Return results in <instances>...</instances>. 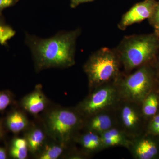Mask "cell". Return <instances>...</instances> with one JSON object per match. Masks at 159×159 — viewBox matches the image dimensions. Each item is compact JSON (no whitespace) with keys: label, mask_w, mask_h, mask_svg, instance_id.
I'll use <instances>...</instances> for the list:
<instances>
[{"label":"cell","mask_w":159,"mask_h":159,"mask_svg":"<svg viewBox=\"0 0 159 159\" xmlns=\"http://www.w3.org/2000/svg\"><path fill=\"white\" fill-rule=\"evenodd\" d=\"M117 127L130 139L142 135L143 119L141 105L120 99L115 107Z\"/></svg>","instance_id":"cell-7"},{"label":"cell","mask_w":159,"mask_h":159,"mask_svg":"<svg viewBox=\"0 0 159 159\" xmlns=\"http://www.w3.org/2000/svg\"><path fill=\"white\" fill-rule=\"evenodd\" d=\"M77 139L87 153H96L104 149L100 135L94 132L86 130Z\"/></svg>","instance_id":"cell-13"},{"label":"cell","mask_w":159,"mask_h":159,"mask_svg":"<svg viewBox=\"0 0 159 159\" xmlns=\"http://www.w3.org/2000/svg\"><path fill=\"white\" fill-rule=\"evenodd\" d=\"M4 128L2 122L0 121V139H2L4 136Z\"/></svg>","instance_id":"cell-26"},{"label":"cell","mask_w":159,"mask_h":159,"mask_svg":"<svg viewBox=\"0 0 159 159\" xmlns=\"http://www.w3.org/2000/svg\"><path fill=\"white\" fill-rule=\"evenodd\" d=\"M15 31L6 23L0 25V44L6 46L7 42L14 37Z\"/></svg>","instance_id":"cell-18"},{"label":"cell","mask_w":159,"mask_h":159,"mask_svg":"<svg viewBox=\"0 0 159 159\" xmlns=\"http://www.w3.org/2000/svg\"><path fill=\"white\" fill-rule=\"evenodd\" d=\"M154 35L125 36L116 49L125 74L146 65L155 56L159 47Z\"/></svg>","instance_id":"cell-2"},{"label":"cell","mask_w":159,"mask_h":159,"mask_svg":"<svg viewBox=\"0 0 159 159\" xmlns=\"http://www.w3.org/2000/svg\"><path fill=\"white\" fill-rule=\"evenodd\" d=\"M159 106V97L152 91L141 104V110L145 118L153 117L157 114Z\"/></svg>","instance_id":"cell-16"},{"label":"cell","mask_w":159,"mask_h":159,"mask_svg":"<svg viewBox=\"0 0 159 159\" xmlns=\"http://www.w3.org/2000/svg\"><path fill=\"white\" fill-rule=\"evenodd\" d=\"M151 21L154 25L159 24V2L157 3L156 7L152 16L150 18Z\"/></svg>","instance_id":"cell-23"},{"label":"cell","mask_w":159,"mask_h":159,"mask_svg":"<svg viewBox=\"0 0 159 159\" xmlns=\"http://www.w3.org/2000/svg\"><path fill=\"white\" fill-rule=\"evenodd\" d=\"M128 149L134 158L152 159L158 154L156 142L149 138L142 137V135L131 139Z\"/></svg>","instance_id":"cell-10"},{"label":"cell","mask_w":159,"mask_h":159,"mask_svg":"<svg viewBox=\"0 0 159 159\" xmlns=\"http://www.w3.org/2000/svg\"><path fill=\"white\" fill-rule=\"evenodd\" d=\"M84 118L76 108L53 110L46 119V128L51 136L61 144H67L83 128Z\"/></svg>","instance_id":"cell-4"},{"label":"cell","mask_w":159,"mask_h":159,"mask_svg":"<svg viewBox=\"0 0 159 159\" xmlns=\"http://www.w3.org/2000/svg\"><path fill=\"white\" fill-rule=\"evenodd\" d=\"M13 97L9 91H0V112L6 109L12 102Z\"/></svg>","instance_id":"cell-20"},{"label":"cell","mask_w":159,"mask_h":159,"mask_svg":"<svg viewBox=\"0 0 159 159\" xmlns=\"http://www.w3.org/2000/svg\"><path fill=\"white\" fill-rule=\"evenodd\" d=\"M80 33V29L61 31L48 39L26 33L25 43L32 53L36 71L74 66L76 41Z\"/></svg>","instance_id":"cell-1"},{"label":"cell","mask_w":159,"mask_h":159,"mask_svg":"<svg viewBox=\"0 0 159 159\" xmlns=\"http://www.w3.org/2000/svg\"><path fill=\"white\" fill-rule=\"evenodd\" d=\"M115 109L100 112L84 119L83 127L85 128L86 130L91 131L100 135L117 126Z\"/></svg>","instance_id":"cell-9"},{"label":"cell","mask_w":159,"mask_h":159,"mask_svg":"<svg viewBox=\"0 0 159 159\" xmlns=\"http://www.w3.org/2000/svg\"><path fill=\"white\" fill-rule=\"evenodd\" d=\"M22 106L25 110L32 115H37L44 110L48 100L39 86L23 98Z\"/></svg>","instance_id":"cell-11"},{"label":"cell","mask_w":159,"mask_h":159,"mask_svg":"<svg viewBox=\"0 0 159 159\" xmlns=\"http://www.w3.org/2000/svg\"><path fill=\"white\" fill-rule=\"evenodd\" d=\"M29 148L23 146L11 145L9 150V154L11 157L16 159H25L28 157Z\"/></svg>","instance_id":"cell-19"},{"label":"cell","mask_w":159,"mask_h":159,"mask_svg":"<svg viewBox=\"0 0 159 159\" xmlns=\"http://www.w3.org/2000/svg\"><path fill=\"white\" fill-rule=\"evenodd\" d=\"M94 1L95 0H70V7L72 9H74L80 4L92 2Z\"/></svg>","instance_id":"cell-24"},{"label":"cell","mask_w":159,"mask_h":159,"mask_svg":"<svg viewBox=\"0 0 159 159\" xmlns=\"http://www.w3.org/2000/svg\"><path fill=\"white\" fill-rule=\"evenodd\" d=\"M64 144H53L46 145L38 156L39 159H57L63 153Z\"/></svg>","instance_id":"cell-17"},{"label":"cell","mask_w":159,"mask_h":159,"mask_svg":"<svg viewBox=\"0 0 159 159\" xmlns=\"http://www.w3.org/2000/svg\"><path fill=\"white\" fill-rule=\"evenodd\" d=\"M116 84L120 99L141 105L152 92V74L146 65L143 66L133 73L122 74Z\"/></svg>","instance_id":"cell-5"},{"label":"cell","mask_w":159,"mask_h":159,"mask_svg":"<svg viewBox=\"0 0 159 159\" xmlns=\"http://www.w3.org/2000/svg\"><path fill=\"white\" fill-rule=\"evenodd\" d=\"M103 148L122 146L128 149L131 139L117 126L113 127L100 134Z\"/></svg>","instance_id":"cell-12"},{"label":"cell","mask_w":159,"mask_h":159,"mask_svg":"<svg viewBox=\"0 0 159 159\" xmlns=\"http://www.w3.org/2000/svg\"><path fill=\"white\" fill-rule=\"evenodd\" d=\"M121 66L115 49L103 48L93 53L83 67L90 92L106 84L116 82L122 75Z\"/></svg>","instance_id":"cell-3"},{"label":"cell","mask_w":159,"mask_h":159,"mask_svg":"<svg viewBox=\"0 0 159 159\" xmlns=\"http://www.w3.org/2000/svg\"><path fill=\"white\" fill-rule=\"evenodd\" d=\"M7 158V154L4 148L0 147V159Z\"/></svg>","instance_id":"cell-25"},{"label":"cell","mask_w":159,"mask_h":159,"mask_svg":"<svg viewBox=\"0 0 159 159\" xmlns=\"http://www.w3.org/2000/svg\"><path fill=\"white\" fill-rule=\"evenodd\" d=\"M157 3L156 0H144L135 4L122 16L118 28L124 31L129 26L150 19L153 14Z\"/></svg>","instance_id":"cell-8"},{"label":"cell","mask_w":159,"mask_h":159,"mask_svg":"<svg viewBox=\"0 0 159 159\" xmlns=\"http://www.w3.org/2000/svg\"><path fill=\"white\" fill-rule=\"evenodd\" d=\"M120 99L116 82L109 83L90 91L75 108L84 119L100 112L114 109Z\"/></svg>","instance_id":"cell-6"},{"label":"cell","mask_w":159,"mask_h":159,"mask_svg":"<svg viewBox=\"0 0 159 159\" xmlns=\"http://www.w3.org/2000/svg\"><path fill=\"white\" fill-rule=\"evenodd\" d=\"M4 23H5L4 16H3L2 13H0V25Z\"/></svg>","instance_id":"cell-28"},{"label":"cell","mask_w":159,"mask_h":159,"mask_svg":"<svg viewBox=\"0 0 159 159\" xmlns=\"http://www.w3.org/2000/svg\"><path fill=\"white\" fill-rule=\"evenodd\" d=\"M25 139L28 142L29 151L31 153H35L43 147L46 135L42 129L35 128L29 132Z\"/></svg>","instance_id":"cell-15"},{"label":"cell","mask_w":159,"mask_h":159,"mask_svg":"<svg viewBox=\"0 0 159 159\" xmlns=\"http://www.w3.org/2000/svg\"><path fill=\"white\" fill-rule=\"evenodd\" d=\"M154 26L155 29L156 34V36L159 38V24Z\"/></svg>","instance_id":"cell-27"},{"label":"cell","mask_w":159,"mask_h":159,"mask_svg":"<svg viewBox=\"0 0 159 159\" xmlns=\"http://www.w3.org/2000/svg\"><path fill=\"white\" fill-rule=\"evenodd\" d=\"M19 0H0V13L4 9L15 6Z\"/></svg>","instance_id":"cell-22"},{"label":"cell","mask_w":159,"mask_h":159,"mask_svg":"<svg viewBox=\"0 0 159 159\" xmlns=\"http://www.w3.org/2000/svg\"><path fill=\"white\" fill-rule=\"evenodd\" d=\"M148 130L152 134L159 135V114L152 117L148 124Z\"/></svg>","instance_id":"cell-21"},{"label":"cell","mask_w":159,"mask_h":159,"mask_svg":"<svg viewBox=\"0 0 159 159\" xmlns=\"http://www.w3.org/2000/svg\"><path fill=\"white\" fill-rule=\"evenodd\" d=\"M29 125L25 115L21 111H12L7 116L6 125L7 128L13 133H19L25 130Z\"/></svg>","instance_id":"cell-14"}]
</instances>
